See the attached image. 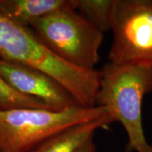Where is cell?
<instances>
[{"label": "cell", "instance_id": "5b68a950", "mask_svg": "<svg viewBox=\"0 0 152 152\" xmlns=\"http://www.w3.org/2000/svg\"><path fill=\"white\" fill-rule=\"evenodd\" d=\"M110 63L152 66V0H115Z\"/></svg>", "mask_w": 152, "mask_h": 152}, {"label": "cell", "instance_id": "ba28073f", "mask_svg": "<svg viewBox=\"0 0 152 152\" xmlns=\"http://www.w3.org/2000/svg\"><path fill=\"white\" fill-rule=\"evenodd\" d=\"M71 0H0V11L13 21L30 27L34 20L70 4Z\"/></svg>", "mask_w": 152, "mask_h": 152}, {"label": "cell", "instance_id": "277c9868", "mask_svg": "<svg viewBox=\"0 0 152 152\" xmlns=\"http://www.w3.org/2000/svg\"><path fill=\"white\" fill-rule=\"evenodd\" d=\"M30 28L55 54L68 64L95 69L104 33L70 4L38 18Z\"/></svg>", "mask_w": 152, "mask_h": 152}, {"label": "cell", "instance_id": "8992f818", "mask_svg": "<svg viewBox=\"0 0 152 152\" xmlns=\"http://www.w3.org/2000/svg\"><path fill=\"white\" fill-rule=\"evenodd\" d=\"M0 75L18 92L41 100L55 110L79 106L62 85L36 68L0 58Z\"/></svg>", "mask_w": 152, "mask_h": 152}, {"label": "cell", "instance_id": "52a82bcc", "mask_svg": "<svg viewBox=\"0 0 152 152\" xmlns=\"http://www.w3.org/2000/svg\"><path fill=\"white\" fill-rule=\"evenodd\" d=\"M111 114L96 121L80 123L57 133L36 148L33 152H75L101 128L115 122Z\"/></svg>", "mask_w": 152, "mask_h": 152}, {"label": "cell", "instance_id": "9c48e42d", "mask_svg": "<svg viewBox=\"0 0 152 152\" xmlns=\"http://www.w3.org/2000/svg\"><path fill=\"white\" fill-rule=\"evenodd\" d=\"M115 0H71L72 7L102 33L111 30Z\"/></svg>", "mask_w": 152, "mask_h": 152}, {"label": "cell", "instance_id": "30bf717a", "mask_svg": "<svg viewBox=\"0 0 152 152\" xmlns=\"http://www.w3.org/2000/svg\"><path fill=\"white\" fill-rule=\"evenodd\" d=\"M22 108L54 109L41 100L18 92L0 75V111Z\"/></svg>", "mask_w": 152, "mask_h": 152}, {"label": "cell", "instance_id": "7c38bea8", "mask_svg": "<svg viewBox=\"0 0 152 152\" xmlns=\"http://www.w3.org/2000/svg\"><path fill=\"white\" fill-rule=\"evenodd\" d=\"M146 152H152V145H150L149 149H147V151Z\"/></svg>", "mask_w": 152, "mask_h": 152}, {"label": "cell", "instance_id": "6da1fadb", "mask_svg": "<svg viewBox=\"0 0 152 152\" xmlns=\"http://www.w3.org/2000/svg\"><path fill=\"white\" fill-rule=\"evenodd\" d=\"M0 58L36 68L54 78L79 106H96L101 72L68 64L43 42L30 27L13 21L0 11Z\"/></svg>", "mask_w": 152, "mask_h": 152}, {"label": "cell", "instance_id": "3957f363", "mask_svg": "<svg viewBox=\"0 0 152 152\" xmlns=\"http://www.w3.org/2000/svg\"><path fill=\"white\" fill-rule=\"evenodd\" d=\"M110 114L109 108L102 106H75L63 110L22 108L0 111V152H33L57 133Z\"/></svg>", "mask_w": 152, "mask_h": 152}, {"label": "cell", "instance_id": "7a4b0ae2", "mask_svg": "<svg viewBox=\"0 0 152 152\" xmlns=\"http://www.w3.org/2000/svg\"><path fill=\"white\" fill-rule=\"evenodd\" d=\"M100 72L96 106L109 108L115 121L123 125L129 152H146L150 144L142 125V102L152 92V66L108 62Z\"/></svg>", "mask_w": 152, "mask_h": 152}, {"label": "cell", "instance_id": "8fae6325", "mask_svg": "<svg viewBox=\"0 0 152 152\" xmlns=\"http://www.w3.org/2000/svg\"><path fill=\"white\" fill-rule=\"evenodd\" d=\"M75 152H96V146L94 142V137L91 138L87 142H85Z\"/></svg>", "mask_w": 152, "mask_h": 152}]
</instances>
